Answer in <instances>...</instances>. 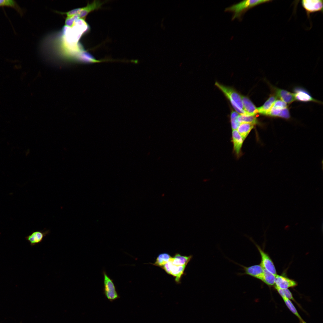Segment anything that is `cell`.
I'll return each instance as SVG.
<instances>
[{
	"label": "cell",
	"mask_w": 323,
	"mask_h": 323,
	"mask_svg": "<svg viewBox=\"0 0 323 323\" xmlns=\"http://www.w3.org/2000/svg\"><path fill=\"white\" fill-rule=\"evenodd\" d=\"M89 29V26L84 20L79 19L74 23L71 27L65 25L63 32L67 42L77 43L81 36Z\"/></svg>",
	"instance_id": "cell-1"
},
{
	"label": "cell",
	"mask_w": 323,
	"mask_h": 323,
	"mask_svg": "<svg viewBox=\"0 0 323 323\" xmlns=\"http://www.w3.org/2000/svg\"><path fill=\"white\" fill-rule=\"evenodd\" d=\"M215 85L229 100L236 112L240 115L247 114L244 109L242 96L239 93L234 89L217 82H215Z\"/></svg>",
	"instance_id": "cell-2"
},
{
	"label": "cell",
	"mask_w": 323,
	"mask_h": 323,
	"mask_svg": "<svg viewBox=\"0 0 323 323\" xmlns=\"http://www.w3.org/2000/svg\"><path fill=\"white\" fill-rule=\"evenodd\" d=\"M271 0H247L242 1L225 9V11L232 13V19H240L247 10L263 3H269Z\"/></svg>",
	"instance_id": "cell-3"
},
{
	"label": "cell",
	"mask_w": 323,
	"mask_h": 323,
	"mask_svg": "<svg viewBox=\"0 0 323 323\" xmlns=\"http://www.w3.org/2000/svg\"><path fill=\"white\" fill-rule=\"evenodd\" d=\"M103 293L105 297L110 301L112 302L120 298L116 290L113 280L108 275L106 272L103 270Z\"/></svg>",
	"instance_id": "cell-4"
},
{
	"label": "cell",
	"mask_w": 323,
	"mask_h": 323,
	"mask_svg": "<svg viewBox=\"0 0 323 323\" xmlns=\"http://www.w3.org/2000/svg\"><path fill=\"white\" fill-rule=\"evenodd\" d=\"M250 239L255 244L259 251L261 256V262L260 264L263 268L272 273L276 275V270L272 260L269 255L262 249L260 246L256 244L253 239L250 238Z\"/></svg>",
	"instance_id": "cell-5"
},
{
	"label": "cell",
	"mask_w": 323,
	"mask_h": 323,
	"mask_svg": "<svg viewBox=\"0 0 323 323\" xmlns=\"http://www.w3.org/2000/svg\"><path fill=\"white\" fill-rule=\"evenodd\" d=\"M186 266L174 265L170 260L161 268L164 269L167 274L175 277V281L178 283L179 282L182 275L184 273Z\"/></svg>",
	"instance_id": "cell-6"
},
{
	"label": "cell",
	"mask_w": 323,
	"mask_h": 323,
	"mask_svg": "<svg viewBox=\"0 0 323 323\" xmlns=\"http://www.w3.org/2000/svg\"><path fill=\"white\" fill-rule=\"evenodd\" d=\"M301 3L309 16L311 13L323 12V1L322 0H303Z\"/></svg>",
	"instance_id": "cell-7"
},
{
	"label": "cell",
	"mask_w": 323,
	"mask_h": 323,
	"mask_svg": "<svg viewBox=\"0 0 323 323\" xmlns=\"http://www.w3.org/2000/svg\"><path fill=\"white\" fill-rule=\"evenodd\" d=\"M243 268L244 272L240 275H247L258 279L261 281L263 278L264 269L260 264L246 266L238 264Z\"/></svg>",
	"instance_id": "cell-8"
},
{
	"label": "cell",
	"mask_w": 323,
	"mask_h": 323,
	"mask_svg": "<svg viewBox=\"0 0 323 323\" xmlns=\"http://www.w3.org/2000/svg\"><path fill=\"white\" fill-rule=\"evenodd\" d=\"M44 229L33 231L25 237V239L30 243L31 246L41 243L44 237L50 233V230H45Z\"/></svg>",
	"instance_id": "cell-9"
},
{
	"label": "cell",
	"mask_w": 323,
	"mask_h": 323,
	"mask_svg": "<svg viewBox=\"0 0 323 323\" xmlns=\"http://www.w3.org/2000/svg\"><path fill=\"white\" fill-rule=\"evenodd\" d=\"M275 284V287L281 289H285L296 286L297 283L294 280L288 278L283 275H276Z\"/></svg>",
	"instance_id": "cell-10"
},
{
	"label": "cell",
	"mask_w": 323,
	"mask_h": 323,
	"mask_svg": "<svg viewBox=\"0 0 323 323\" xmlns=\"http://www.w3.org/2000/svg\"><path fill=\"white\" fill-rule=\"evenodd\" d=\"M295 100L304 102L312 101L319 103V101L313 98L309 92L305 89L300 87L294 89L293 93Z\"/></svg>",
	"instance_id": "cell-11"
},
{
	"label": "cell",
	"mask_w": 323,
	"mask_h": 323,
	"mask_svg": "<svg viewBox=\"0 0 323 323\" xmlns=\"http://www.w3.org/2000/svg\"><path fill=\"white\" fill-rule=\"evenodd\" d=\"M103 3L98 1H95L90 4H88L85 7L78 8L77 15L79 19L84 20L88 14L94 10L99 8Z\"/></svg>",
	"instance_id": "cell-12"
},
{
	"label": "cell",
	"mask_w": 323,
	"mask_h": 323,
	"mask_svg": "<svg viewBox=\"0 0 323 323\" xmlns=\"http://www.w3.org/2000/svg\"><path fill=\"white\" fill-rule=\"evenodd\" d=\"M232 136L234 151L237 156L239 157L244 140L236 130H232Z\"/></svg>",
	"instance_id": "cell-13"
},
{
	"label": "cell",
	"mask_w": 323,
	"mask_h": 323,
	"mask_svg": "<svg viewBox=\"0 0 323 323\" xmlns=\"http://www.w3.org/2000/svg\"><path fill=\"white\" fill-rule=\"evenodd\" d=\"M274 89L276 96L286 104H290L295 100L293 93L284 89Z\"/></svg>",
	"instance_id": "cell-14"
},
{
	"label": "cell",
	"mask_w": 323,
	"mask_h": 323,
	"mask_svg": "<svg viewBox=\"0 0 323 323\" xmlns=\"http://www.w3.org/2000/svg\"><path fill=\"white\" fill-rule=\"evenodd\" d=\"M287 107V104L280 100H276L267 115L279 117L282 110Z\"/></svg>",
	"instance_id": "cell-15"
},
{
	"label": "cell",
	"mask_w": 323,
	"mask_h": 323,
	"mask_svg": "<svg viewBox=\"0 0 323 323\" xmlns=\"http://www.w3.org/2000/svg\"><path fill=\"white\" fill-rule=\"evenodd\" d=\"M276 96L274 95H271L262 106L257 108V113L267 115L276 100Z\"/></svg>",
	"instance_id": "cell-16"
},
{
	"label": "cell",
	"mask_w": 323,
	"mask_h": 323,
	"mask_svg": "<svg viewBox=\"0 0 323 323\" xmlns=\"http://www.w3.org/2000/svg\"><path fill=\"white\" fill-rule=\"evenodd\" d=\"M244 110L249 115H256L257 113V108L247 97L242 96Z\"/></svg>",
	"instance_id": "cell-17"
},
{
	"label": "cell",
	"mask_w": 323,
	"mask_h": 323,
	"mask_svg": "<svg viewBox=\"0 0 323 323\" xmlns=\"http://www.w3.org/2000/svg\"><path fill=\"white\" fill-rule=\"evenodd\" d=\"M254 127V125L251 124L241 123L237 128V130L244 140Z\"/></svg>",
	"instance_id": "cell-18"
},
{
	"label": "cell",
	"mask_w": 323,
	"mask_h": 323,
	"mask_svg": "<svg viewBox=\"0 0 323 323\" xmlns=\"http://www.w3.org/2000/svg\"><path fill=\"white\" fill-rule=\"evenodd\" d=\"M191 258V256H182L177 253L175 254L173 257H171L170 260L174 265L186 266Z\"/></svg>",
	"instance_id": "cell-19"
},
{
	"label": "cell",
	"mask_w": 323,
	"mask_h": 323,
	"mask_svg": "<svg viewBox=\"0 0 323 323\" xmlns=\"http://www.w3.org/2000/svg\"><path fill=\"white\" fill-rule=\"evenodd\" d=\"M237 120L240 124L243 123H249L255 125L258 123L256 115H250L248 114L239 115Z\"/></svg>",
	"instance_id": "cell-20"
},
{
	"label": "cell",
	"mask_w": 323,
	"mask_h": 323,
	"mask_svg": "<svg viewBox=\"0 0 323 323\" xmlns=\"http://www.w3.org/2000/svg\"><path fill=\"white\" fill-rule=\"evenodd\" d=\"M275 275L264 269L263 274L261 281L269 286H272L275 284Z\"/></svg>",
	"instance_id": "cell-21"
},
{
	"label": "cell",
	"mask_w": 323,
	"mask_h": 323,
	"mask_svg": "<svg viewBox=\"0 0 323 323\" xmlns=\"http://www.w3.org/2000/svg\"><path fill=\"white\" fill-rule=\"evenodd\" d=\"M172 257L168 254L163 253L159 254L157 257L153 265L161 267L169 262Z\"/></svg>",
	"instance_id": "cell-22"
},
{
	"label": "cell",
	"mask_w": 323,
	"mask_h": 323,
	"mask_svg": "<svg viewBox=\"0 0 323 323\" xmlns=\"http://www.w3.org/2000/svg\"><path fill=\"white\" fill-rule=\"evenodd\" d=\"M7 6L13 8L20 14L22 13V11L15 1L13 0H0V7Z\"/></svg>",
	"instance_id": "cell-23"
},
{
	"label": "cell",
	"mask_w": 323,
	"mask_h": 323,
	"mask_svg": "<svg viewBox=\"0 0 323 323\" xmlns=\"http://www.w3.org/2000/svg\"><path fill=\"white\" fill-rule=\"evenodd\" d=\"M282 298L290 310L298 318L301 322L303 321L290 300L286 297Z\"/></svg>",
	"instance_id": "cell-24"
},
{
	"label": "cell",
	"mask_w": 323,
	"mask_h": 323,
	"mask_svg": "<svg viewBox=\"0 0 323 323\" xmlns=\"http://www.w3.org/2000/svg\"><path fill=\"white\" fill-rule=\"evenodd\" d=\"M239 115L236 111H232L231 114V128L233 130H236L240 125V123L237 120L238 117Z\"/></svg>",
	"instance_id": "cell-25"
},
{
	"label": "cell",
	"mask_w": 323,
	"mask_h": 323,
	"mask_svg": "<svg viewBox=\"0 0 323 323\" xmlns=\"http://www.w3.org/2000/svg\"><path fill=\"white\" fill-rule=\"evenodd\" d=\"M275 287L282 298L286 297L289 299L295 301L292 293L288 289H282Z\"/></svg>",
	"instance_id": "cell-26"
},
{
	"label": "cell",
	"mask_w": 323,
	"mask_h": 323,
	"mask_svg": "<svg viewBox=\"0 0 323 323\" xmlns=\"http://www.w3.org/2000/svg\"><path fill=\"white\" fill-rule=\"evenodd\" d=\"M79 18L77 15H75L73 16L67 17L65 22V26L71 27L74 22Z\"/></svg>",
	"instance_id": "cell-27"
},
{
	"label": "cell",
	"mask_w": 323,
	"mask_h": 323,
	"mask_svg": "<svg viewBox=\"0 0 323 323\" xmlns=\"http://www.w3.org/2000/svg\"><path fill=\"white\" fill-rule=\"evenodd\" d=\"M279 117L285 119H288L290 118V112L287 107L284 109L282 110Z\"/></svg>",
	"instance_id": "cell-28"
},
{
	"label": "cell",
	"mask_w": 323,
	"mask_h": 323,
	"mask_svg": "<svg viewBox=\"0 0 323 323\" xmlns=\"http://www.w3.org/2000/svg\"><path fill=\"white\" fill-rule=\"evenodd\" d=\"M301 323H306L305 322H304V321H303L301 322Z\"/></svg>",
	"instance_id": "cell-29"
}]
</instances>
